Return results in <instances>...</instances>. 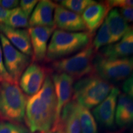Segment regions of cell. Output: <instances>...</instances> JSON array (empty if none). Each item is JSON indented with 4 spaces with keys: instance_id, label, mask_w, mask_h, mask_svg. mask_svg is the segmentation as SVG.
Instances as JSON below:
<instances>
[{
    "instance_id": "obj_1",
    "label": "cell",
    "mask_w": 133,
    "mask_h": 133,
    "mask_svg": "<svg viewBox=\"0 0 133 133\" xmlns=\"http://www.w3.org/2000/svg\"><path fill=\"white\" fill-rule=\"evenodd\" d=\"M57 98L52 76L48 74L41 89L28 97L25 120L31 133L47 132L52 129L56 118Z\"/></svg>"
},
{
    "instance_id": "obj_2",
    "label": "cell",
    "mask_w": 133,
    "mask_h": 133,
    "mask_svg": "<svg viewBox=\"0 0 133 133\" xmlns=\"http://www.w3.org/2000/svg\"><path fill=\"white\" fill-rule=\"evenodd\" d=\"M114 86L95 73L83 78L74 86L73 99L88 109L97 107L107 97Z\"/></svg>"
},
{
    "instance_id": "obj_3",
    "label": "cell",
    "mask_w": 133,
    "mask_h": 133,
    "mask_svg": "<svg viewBox=\"0 0 133 133\" xmlns=\"http://www.w3.org/2000/svg\"><path fill=\"white\" fill-rule=\"evenodd\" d=\"M92 38L85 31L70 32L56 30L48 46L45 59L48 61H55L67 57L88 46Z\"/></svg>"
},
{
    "instance_id": "obj_4",
    "label": "cell",
    "mask_w": 133,
    "mask_h": 133,
    "mask_svg": "<svg viewBox=\"0 0 133 133\" xmlns=\"http://www.w3.org/2000/svg\"><path fill=\"white\" fill-rule=\"evenodd\" d=\"M27 100L18 84L0 83V119L18 124L24 122Z\"/></svg>"
},
{
    "instance_id": "obj_5",
    "label": "cell",
    "mask_w": 133,
    "mask_h": 133,
    "mask_svg": "<svg viewBox=\"0 0 133 133\" xmlns=\"http://www.w3.org/2000/svg\"><path fill=\"white\" fill-rule=\"evenodd\" d=\"M96 52L90 43L74 56L55 61L52 67L57 73L65 74L74 80L80 79L96 73L94 61Z\"/></svg>"
},
{
    "instance_id": "obj_6",
    "label": "cell",
    "mask_w": 133,
    "mask_h": 133,
    "mask_svg": "<svg viewBox=\"0 0 133 133\" xmlns=\"http://www.w3.org/2000/svg\"><path fill=\"white\" fill-rule=\"evenodd\" d=\"M94 69L98 75L109 82L122 81L133 71V56L127 57L107 58L99 54L94 61Z\"/></svg>"
},
{
    "instance_id": "obj_7",
    "label": "cell",
    "mask_w": 133,
    "mask_h": 133,
    "mask_svg": "<svg viewBox=\"0 0 133 133\" xmlns=\"http://www.w3.org/2000/svg\"><path fill=\"white\" fill-rule=\"evenodd\" d=\"M0 42L6 70L14 82L18 84L22 75L30 65V57L16 49L1 33Z\"/></svg>"
},
{
    "instance_id": "obj_8",
    "label": "cell",
    "mask_w": 133,
    "mask_h": 133,
    "mask_svg": "<svg viewBox=\"0 0 133 133\" xmlns=\"http://www.w3.org/2000/svg\"><path fill=\"white\" fill-rule=\"evenodd\" d=\"M51 76L57 98L56 118L53 125L54 126L59 122L63 109L73 99L75 80L71 76L65 74L56 73Z\"/></svg>"
},
{
    "instance_id": "obj_9",
    "label": "cell",
    "mask_w": 133,
    "mask_h": 133,
    "mask_svg": "<svg viewBox=\"0 0 133 133\" xmlns=\"http://www.w3.org/2000/svg\"><path fill=\"white\" fill-rule=\"evenodd\" d=\"M49 71L36 62H33L25 70L19 80L22 91L32 96L41 89Z\"/></svg>"
},
{
    "instance_id": "obj_10",
    "label": "cell",
    "mask_w": 133,
    "mask_h": 133,
    "mask_svg": "<svg viewBox=\"0 0 133 133\" xmlns=\"http://www.w3.org/2000/svg\"><path fill=\"white\" fill-rule=\"evenodd\" d=\"M119 94L118 88L114 87L107 97L93 110V115L97 121L107 128L114 126L117 99Z\"/></svg>"
},
{
    "instance_id": "obj_11",
    "label": "cell",
    "mask_w": 133,
    "mask_h": 133,
    "mask_svg": "<svg viewBox=\"0 0 133 133\" xmlns=\"http://www.w3.org/2000/svg\"><path fill=\"white\" fill-rule=\"evenodd\" d=\"M56 26L30 27L29 31L33 51V62H41L46 58L48 43Z\"/></svg>"
},
{
    "instance_id": "obj_12",
    "label": "cell",
    "mask_w": 133,
    "mask_h": 133,
    "mask_svg": "<svg viewBox=\"0 0 133 133\" xmlns=\"http://www.w3.org/2000/svg\"><path fill=\"white\" fill-rule=\"evenodd\" d=\"M55 26L59 30L66 31H80L86 30L84 21L79 14L69 11L57 4L54 11Z\"/></svg>"
},
{
    "instance_id": "obj_13",
    "label": "cell",
    "mask_w": 133,
    "mask_h": 133,
    "mask_svg": "<svg viewBox=\"0 0 133 133\" xmlns=\"http://www.w3.org/2000/svg\"><path fill=\"white\" fill-rule=\"evenodd\" d=\"M111 9L106 1L94 3L89 6L82 14V19L86 30L91 36H94L96 31L101 26Z\"/></svg>"
},
{
    "instance_id": "obj_14",
    "label": "cell",
    "mask_w": 133,
    "mask_h": 133,
    "mask_svg": "<svg viewBox=\"0 0 133 133\" xmlns=\"http://www.w3.org/2000/svg\"><path fill=\"white\" fill-rule=\"evenodd\" d=\"M0 33H2L16 49L23 54L28 56H33L29 31L24 29H13L4 24H1Z\"/></svg>"
},
{
    "instance_id": "obj_15",
    "label": "cell",
    "mask_w": 133,
    "mask_h": 133,
    "mask_svg": "<svg viewBox=\"0 0 133 133\" xmlns=\"http://www.w3.org/2000/svg\"><path fill=\"white\" fill-rule=\"evenodd\" d=\"M59 127L64 133H81L79 104L72 99L63 109L59 122L52 128Z\"/></svg>"
},
{
    "instance_id": "obj_16",
    "label": "cell",
    "mask_w": 133,
    "mask_h": 133,
    "mask_svg": "<svg viewBox=\"0 0 133 133\" xmlns=\"http://www.w3.org/2000/svg\"><path fill=\"white\" fill-rule=\"evenodd\" d=\"M57 4L49 0L38 1L29 20V26H56L54 12Z\"/></svg>"
},
{
    "instance_id": "obj_17",
    "label": "cell",
    "mask_w": 133,
    "mask_h": 133,
    "mask_svg": "<svg viewBox=\"0 0 133 133\" xmlns=\"http://www.w3.org/2000/svg\"><path fill=\"white\" fill-rule=\"evenodd\" d=\"M101 56L107 58L127 57L133 56V27L118 42L109 44L99 52Z\"/></svg>"
},
{
    "instance_id": "obj_18",
    "label": "cell",
    "mask_w": 133,
    "mask_h": 133,
    "mask_svg": "<svg viewBox=\"0 0 133 133\" xmlns=\"http://www.w3.org/2000/svg\"><path fill=\"white\" fill-rule=\"evenodd\" d=\"M105 20L110 33V44L118 42L131 29L128 22L123 17L117 9L111 10Z\"/></svg>"
},
{
    "instance_id": "obj_19",
    "label": "cell",
    "mask_w": 133,
    "mask_h": 133,
    "mask_svg": "<svg viewBox=\"0 0 133 133\" xmlns=\"http://www.w3.org/2000/svg\"><path fill=\"white\" fill-rule=\"evenodd\" d=\"M115 119L120 127L133 123V99L125 94H119L118 96Z\"/></svg>"
},
{
    "instance_id": "obj_20",
    "label": "cell",
    "mask_w": 133,
    "mask_h": 133,
    "mask_svg": "<svg viewBox=\"0 0 133 133\" xmlns=\"http://www.w3.org/2000/svg\"><path fill=\"white\" fill-rule=\"evenodd\" d=\"M79 118L81 133H98L97 125L89 109L79 104Z\"/></svg>"
},
{
    "instance_id": "obj_21",
    "label": "cell",
    "mask_w": 133,
    "mask_h": 133,
    "mask_svg": "<svg viewBox=\"0 0 133 133\" xmlns=\"http://www.w3.org/2000/svg\"><path fill=\"white\" fill-rule=\"evenodd\" d=\"M4 24L13 29L27 28L29 27V17L25 14L21 8H16L11 10Z\"/></svg>"
},
{
    "instance_id": "obj_22",
    "label": "cell",
    "mask_w": 133,
    "mask_h": 133,
    "mask_svg": "<svg viewBox=\"0 0 133 133\" xmlns=\"http://www.w3.org/2000/svg\"><path fill=\"white\" fill-rule=\"evenodd\" d=\"M110 42V33L106 20H105L103 24L96 34L92 45L94 49L97 52L103 46H108Z\"/></svg>"
},
{
    "instance_id": "obj_23",
    "label": "cell",
    "mask_w": 133,
    "mask_h": 133,
    "mask_svg": "<svg viewBox=\"0 0 133 133\" xmlns=\"http://www.w3.org/2000/svg\"><path fill=\"white\" fill-rule=\"evenodd\" d=\"M61 6L78 14H83L85 10L96 2L92 0H64L60 1Z\"/></svg>"
},
{
    "instance_id": "obj_24",
    "label": "cell",
    "mask_w": 133,
    "mask_h": 133,
    "mask_svg": "<svg viewBox=\"0 0 133 133\" xmlns=\"http://www.w3.org/2000/svg\"><path fill=\"white\" fill-rule=\"evenodd\" d=\"M0 133H29V130L21 124L0 121Z\"/></svg>"
},
{
    "instance_id": "obj_25",
    "label": "cell",
    "mask_w": 133,
    "mask_h": 133,
    "mask_svg": "<svg viewBox=\"0 0 133 133\" xmlns=\"http://www.w3.org/2000/svg\"><path fill=\"white\" fill-rule=\"evenodd\" d=\"M9 82L15 83L8 73L5 67L4 59H3V54L2 48H1V42H0V83L1 82Z\"/></svg>"
},
{
    "instance_id": "obj_26",
    "label": "cell",
    "mask_w": 133,
    "mask_h": 133,
    "mask_svg": "<svg viewBox=\"0 0 133 133\" xmlns=\"http://www.w3.org/2000/svg\"><path fill=\"white\" fill-rule=\"evenodd\" d=\"M38 1L36 0H22L20 2L21 8L25 14L29 17L32 13L33 9L36 4H38Z\"/></svg>"
},
{
    "instance_id": "obj_27",
    "label": "cell",
    "mask_w": 133,
    "mask_h": 133,
    "mask_svg": "<svg viewBox=\"0 0 133 133\" xmlns=\"http://www.w3.org/2000/svg\"><path fill=\"white\" fill-rule=\"evenodd\" d=\"M111 9L112 8H121V9L133 7V0H110L106 1Z\"/></svg>"
},
{
    "instance_id": "obj_28",
    "label": "cell",
    "mask_w": 133,
    "mask_h": 133,
    "mask_svg": "<svg viewBox=\"0 0 133 133\" xmlns=\"http://www.w3.org/2000/svg\"><path fill=\"white\" fill-rule=\"evenodd\" d=\"M123 89L127 96L133 99V72L123 85Z\"/></svg>"
},
{
    "instance_id": "obj_29",
    "label": "cell",
    "mask_w": 133,
    "mask_h": 133,
    "mask_svg": "<svg viewBox=\"0 0 133 133\" xmlns=\"http://www.w3.org/2000/svg\"><path fill=\"white\" fill-rule=\"evenodd\" d=\"M19 1L17 0H1L0 5L4 9L9 10L17 8Z\"/></svg>"
},
{
    "instance_id": "obj_30",
    "label": "cell",
    "mask_w": 133,
    "mask_h": 133,
    "mask_svg": "<svg viewBox=\"0 0 133 133\" xmlns=\"http://www.w3.org/2000/svg\"><path fill=\"white\" fill-rule=\"evenodd\" d=\"M119 12L126 21L133 22V8L121 9Z\"/></svg>"
},
{
    "instance_id": "obj_31",
    "label": "cell",
    "mask_w": 133,
    "mask_h": 133,
    "mask_svg": "<svg viewBox=\"0 0 133 133\" xmlns=\"http://www.w3.org/2000/svg\"><path fill=\"white\" fill-rule=\"evenodd\" d=\"M11 10L4 9L0 5V24H3L6 22L11 13Z\"/></svg>"
},
{
    "instance_id": "obj_32",
    "label": "cell",
    "mask_w": 133,
    "mask_h": 133,
    "mask_svg": "<svg viewBox=\"0 0 133 133\" xmlns=\"http://www.w3.org/2000/svg\"><path fill=\"white\" fill-rule=\"evenodd\" d=\"M34 133H48L47 132H34Z\"/></svg>"
},
{
    "instance_id": "obj_33",
    "label": "cell",
    "mask_w": 133,
    "mask_h": 133,
    "mask_svg": "<svg viewBox=\"0 0 133 133\" xmlns=\"http://www.w3.org/2000/svg\"><path fill=\"white\" fill-rule=\"evenodd\" d=\"M131 132H132V133H133V129H132V131H131Z\"/></svg>"
}]
</instances>
